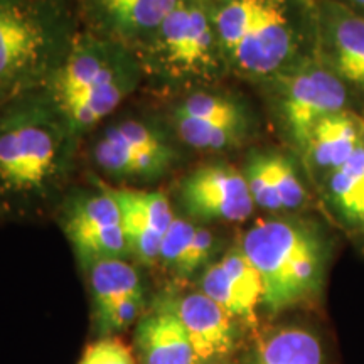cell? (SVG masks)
<instances>
[{"instance_id":"6da1fadb","label":"cell","mask_w":364,"mask_h":364,"mask_svg":"<svg viewBox=\"0 0 364 364\" xmlns=\"http://www.w3.org/2000/svg\"><path fill=\"white\" fill-rule=\"evenodd\" d=\"M73 139L51 100L26 93L0 105V209L24 208L56 188Z\"/></svg>"},{"instance_id":"7a4b0ae2","label":"cell","mask_w":364,"mask_h":364,"mask_svg":"<svg viewBox=\"0 0 364 364\" xmlns=\"http://www.w3.org/2000/svg\"><path fill=\"white\" fill-rule=\"evenodd\" d=\"M240 247L262 277V306L279 314L317 297L326 270L324 241L307 223L273 218L253 225Z\"/></svg>"},{"instance_id":"3957f363","label":"cell","mask_w":364,"mask_h":364,"mask_svg":"<svg viewBox=\"0 0 364 364\" xmlns=\"http://www.w3.org/2000/svg\"><path fill=\"white\" fill-rule=\"evenodd\" d=\"M140 68L117 41H80L54 71L51 102L71 135L90 130L132 93Z\"/></svg>"},{"instance_id":"277c9868","label":"cell","mask_w":364,"mask_h":364,"mask_svg":"<svg viewBox=\"0 0 364 364\" xmlns=\"http://www.w3.org/2000/svg\"><path fill=\"white\" fill-rule=\"evenodd\" d=\"M225 65L250 78H275L297 63L299 36L287 0H211Z\"/></svg>"},{"instance_id":"5b68a950","label":"cell","mask_w":364,"mask_h":364,"mask_svg":"<svg viewBox=\"0 0 364 364\" xmlns=\"http://www.w3.org/2000/svg\"><path fill=\"white\" fill-rule=\"evenodd\" d=\"M211 0H179L144 43L145 65L176 83L211 81L225 65L213 26Z\"/></svg>"},{"instance_id":"8992f818","label":"cell","mask_w":364,"mask_h":364,"mask_svg":"<svg viewBox=\"0 0 364 364\" xmlns=\"http://www.w3.org/2000/svg\"><path fill=\"white\" fill-rule=\"evenodd\" d=\"M54 36L29 0H0V105L31 93L48 73Z\"/></svg>"},{"instance_id":"52a82bcc","label":"cell","mask_w":364,"mask_h":364,"mask_svg":"<svg viewBox=\"0 0 364 364\" xmlns=\"http://www.w3.org/2000/svg\"><path fill=\"white\" fill-rule=\"evenodd\" d=\"M273 80L279 86L280 118L300 154L318 122L348 110L346 83L326 63H295Z\"/></svg>"},{"instance_id":"ba28073f","label":"cell","mask_w":364,"mask_h":364,"mask_svg":"<svg viewBox=\"0 0 364 364\" xmlns=\"http://www.w3.org/2000/svg\"><path fill=\"white\" fill-rule=\"evenodd\" d=\"M179 201L191 218L199 221L248 220L255 201L243 171L226 162H209L181 182Z\"/></svg>"},{"instance_id":"9c48e42d","label":"cell","mask_w":364,"mask_h":364,"mask_svg":"<svg viewBox=\"0 0 364 364\" xmlns=\"http://www.w3.org/2000/svg\"><path fill=\"white\" fill-rule=\"evenodd\" d=\"M108 191L120 206L129 253L144 265H156L161 260L164 235L176 218L167 196L161 191Z\"/></svg>"},{"instance_id":"30bf717a","label":"cell","mask_w":364,"mask_h":364,"mask_svg":"<svg viewBox=\"0 0 364 364\" xmlns=\"http://www.w3.org/2000/svg\"><path fill=\"white\" fill-rule=\"evenodd\" d=\"M161 300L184 326L193 344L196 363L218 361L233 351L236 344L235 317L201 290L177 297L166 295Z\"/></svg>"},{"instance_id":"8fae6325","label":"cell","mask_w":364,"mask_h":364,"mask_svg":"<svg viewBox=\"0 0 364 364\" xmlns=\"http://www.w3.org/2000/svg\"><path fill=\"white\" fill-rule=\"evenodd\" d=\"M318 19L324 63L344 83L364 91V14L339 0H324Z\"/></svg>"},{"instance_id":"7c38bea8","label":"cell","mask_w":364,"mask_h":364,"mask_svg":"<svg viewBox=\"0 0 364 364\" xmlns=\"http://www.w3.org/2000/svg\"><path fill=\"white\" fill-rule=\"evenodd\" d=\"M134 348L140 364H198L184 326L161 299L136 322Z\"/></svg>"},{"instance_id":"4fadbf2b","label":"cell","mask_w":364,"mask_h":364,"mask_svg":"<svg viewBox=\"0 0 364 364\" xmlns=\"http://www.w3.org/2000/svg\"><path fill=\"white\" fill-rule=\"evenodd\" d=\"M363 117L343 110L314 127L302 157L312 176L324 182L351 159L363 136Z\"/></svg>"},{"instance_id":"5bb4252c","label":"cell","mask_w":364,"mask_h":364,"mask_svg":"<svg viewBox=\"0 0 364 364\" xmlns=\"http://www.w3.org/2000/svg\"><path fill=\"white\" fill-rule=\"evenodd\" d=\"M179 0H97L105 26L118 43H145Z\"/></svg>"},{"instance_id":"9a60e30c","label":"cell","mask_w":364,"mask_h":364,"mask_svg":"<svg viewBox=\"0 0 364 364\" xmlns=\"http://www.w3.org/2000/svg\"><path fill=\"white\" fill-rule=\"evenodd\" d=\"M250 364H324V349L311 329L277 327L262 336Z\"/></svg>"},{"instance_id":"2e32d148","label":"cell","mask_w":364,"mask_h":364,"mask_svg":"<svg viewBox=\"0 0 364 364\" xmlns=\"http://www.w3.org/2000/svg\"><path fill=\"white\" fill-rule=\"evenodd\" d=\"M322 186L339 215L364 231V130L351 159L332 172Z\"/></svg>"},{"instance_id":"e0dca14e","label":"cell","mask_w":364,"mask_h":364,"mask_svg":"<svg viewBox=\"0 0 364 364\" xmlns=\"http://www.w3.org/2000/svg\"><path fill=\"white\" fill-rule=\"evenodd\" d=\"M95 316L129 297H145L139 272L122 258L100 260L88 267Z\"/></svg>"},{"instance_id":"ac0fdd59","label":"cell","mask_w":364,"mask_h":364,"mask_svg":"<svg viewBox=\"0 0 364 364\" xmlns=\"http://www.w3.org/2000/svg\"><path fill=\"white\" fill-rule=\"evenodd\" d=\"M122 225L120 206L110 191L91 194L76 201L68 211L65 233L71 243L108 228Z\"/></svg>"},{"instance_id":"d6986e66","label":"cell","mask_w":364,"mask_h":364,"mask_svg":"<svg viewBox=\"0 0 364 364\" xmlns=\"http://www.w3.org/2000/svg\"><path fill=\"white\" fill-rule=\"evenodd\" d=\"M174 118H191V120L208 122V124L247 127V115L235 100L213 93L191 95L176 108Z\"/></svg>"},{"instance_id":"ffe728a7","label":"cell","mask_w":364,"mask_h":364,"mask_svg":"<svg viewBox=\"0 0 364 364\" xmlns=\"http://www.w3.org/2000/svg\"><path fill=\"white\" fill-rule=\"evenodd\" d=\"M177 135L189 147L198 150H226L241 144L247 127L208 124V122L174 118Z\"/></svg>"},{"instance_id":"44dd1931","label":"cell","mask_w":364,"mask_h":364,"mask_svg":"<svg viewBox=\"0 0 364 364\" xmlns=\"http://www.w3.org/2000/svg\"><path fill=\"white\" fill-rule=\"evenodd\" d=\"M218 262L221 263L228 279L231 280V284L238 290L240 297L243 299L250 314L253 317H257V307L262 306L263 297V284L260 273H258L253 263L250 262V258L245 255L240 245H235L233 248L228 250L221 257V260Z\"/></svg>"},{"instance_id":"7402d4cb","label":"cell","mask_w":364,"mask_h":364,"mask_svg":"<svg viewBox=\"0 0 364 364\" xmlns=\"http://www.w3.org/2000/svg\"><path fill=\"white\" fill-rule=\"evenodd\" d=\"M199 289L206 294L209 299L215 300L218 306H221L231 317L243 318V321L255 322V318L245 306L243 299L240 297L238 290L228 279L226 272L223 270L220 262H213L204 268L201 279H199Z\"/></svg>"},{"instance_id":"603a6c76","label":"cell","mask_w":364,"mask_h":364,"mask_svg":"<svg viewBox=\"0 0 364 364\" xmlns=\"http://www.w3.org/2000/svg\"><path fill=\"white\" fill-rule=\"evenodd\" d=\"M267 157L273 186H275L277 194L280 198L282 208L287 211H294V209L306 206L309 194L292 161L279 152H267Z\"/></svg>"},{"instance_id":"cb8c5ba5","label":"cell","mask_w":364,"mask_h":364,"mask_svg":"<svg viewBox=\"0 0 364 364\" xmlns=\"http://www.w3.org/2000/svg\"><path fill=\"white\" fill-rule=\"evenodd\" d=\"M243 174L255 206L268 209V211H284L279 194H277L275 186H273L267 152L253 154L248 159L247 166H245Z\"/></svg>"},{"instance_id":"d4e9b609","label":"cell","mask_w":364,"mask_h":364,"mask_svg":"<svg viewBox=\"0 0 364 364\" xmlns=\"http://www.w3.org/2000/svg\"><path fill=\"white\" fill-rule=\"evenodd\" d=\"M196 228L198 226H194L189 220L174 218L169 230L166 231V235L162 238L161 260H159V263H162L166 268L176 272L179 263L182 262V258H184L186 250L189 248L191 241H193Z\"/></svg>"},{"instance_id":"484cf974","label":"cell","mask_w":364,"mask_h":364,"mask_svg":"<svg viewBox=\"0 0 364 364\" xmlns=\"http://www.w3.org/2000/svg\"><path fill=\"white\" fill-rule=\"evenodd\" d=\"M216 250V236L213 231L206 230V228L198 226L196 233L191 241L189 248L186 250L184 258L174 272L181 279H189L196 272L206 268L209 265V260L215 255Z\"/></svg>"},{"instance_id":"4316f807","label":"cell","mask_w":364,"mask_h":364,"mask_svg":"<svg viewBox=\"0 0 364 364\" xmlns=\"http://www.w3.org/2000/svg\"><path fill=\"white\" fill-rule=\"evenodd\" d=\"M145 307V297H129L117 302L107 311L95 316L97 326L103 336H112L115 332L125 331L140 317Z\"/></svg>"},{"instance_id":"83f0119b","label":"cell","mask_w":364,"mask_h":364,"mask_svg":"<svg viewBox=\"0 0 364 364\" xmlns=\"http://www.w3.org/2000/svg\"><path fill=\"white\" fill-rule=\"evenodd\" d=\"M78 364H136L132 349L124 341L105 336L86 346Z\"/></svg>"},{"instance_id":"f1b7e54d","label":"cell","mask_w":364,"mask_h":364,"mask_svg":"<svg viewBox=\"0 0 364 364\" xmlns=\"http://www.w3.org/2000/svg\"><path fill=\"white\" fill-rule=\"evenodd\" d=\"M297 2L302 4L304 7H307L309 11L317 12V0H297ZM318 14V12H317Z\"/></svg>"},{"instance_id":"f546056e","label":"cell","mask_w":364,"mask_h":364,"mask_svg":"<svg viewBox=\"0 0 364 364\" xmlns=\"http://www.w3.org/2000/svg\"><path fill=\"white\" fill-rule=\"evenodd\" d=\"M349 4H351L353 7L356 9H361V11H364V0H348Z\"/></svg>"},{"instance_id":"4dcf8cb0","label":"cell","mask_w":364,"mask_h":364,"mask_svg":"<svg viewBox=\"0 0 364 364\" xmlns=\"http://www.w3.org/2000/svg\"><path fill=\"white\" fill-rule=\"evenodd\" d=\"M204 364H226V363H223L221 359H218V361H209V363H204Z\"/></svg>"}]
</instances>
